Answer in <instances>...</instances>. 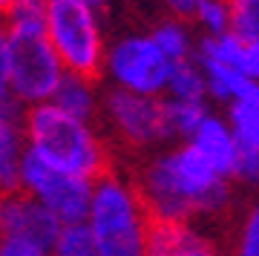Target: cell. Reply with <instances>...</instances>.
I'll return each mask as SVG.
<instances>
[{
	"label": "cell",
	"instance_id": "obj_1",
	"mask_svg": "<svg viewBox=\"0 0 259 256\" xmlns=\"http://www.w3.org/2000/svg\"><path fill=\"white\" fill-rule=\"evenodd\" d=\"M136 187L153 219H210L233 201V179L222 176L190 141L156 150L136 173Z\"/></svg>",
	"mask_w": 259,
	"mask_h": 256
},
{
	"label": "cell",
	"instance_id": "obj_2",
	"mask_svg": "<svg viewBox=\"0 0 259 256\" xmlns=\"http://www.w3.org/2000/svg\"><path fill=\"white\" fill-rule=\"evenodd\" d=\"M26 138L32 153L61 170L87 179H98L110 170L107 141L95 130V121L78 118L55 101L26 107Z\"/></svg>",
	"mask_w": 259,
	"mask_h": 256
},
{
	"label": "cell",
	"instance_id": "obj_3",
	"mask_svg": "<svg viewBox=\"0 0 259 256\" xmlns=\"http://www.w3.org/2000/svg\"><path fill=\"white\" fill-rule=\"evenodd\" d=\"M101 256H144L153 228V213L141 199L133 179L107 170L95 179L87 213Z\"/></svg>",
	"mask_w": 259,
	"mask_h": 256
},
{
	"label": "cell",
	"instance_id": "obj_4",
	"mask_svg": "<svg viewBox=\"0 0 259 256\" xmlns=\"http://www.w3.org/2000/svg\"><path fill=\"white\" fill-rule=\"evenodd\" d=\"M47 35L55 46L66 72L101 78L107 61V35L101 23V9L83 0H49Z\"/></svg>",
	"mask_w": 259,
	"mask_h": 256
},
{
	"label": "cell",
	"instance_id": "obj_5",
	"mask_svg": "<svg viewBox=\"0 0 259 256\" xmlns=\"http://www.w3.org/2000/svg\"><path fill=\"white\" fill-rule=\"evenodd\" d=\"M101 118L124 147L136 153H156L170 144L164 115V95H141L121 87L104 90Z\"/></svg>",
	"mask_w": 259,
	"mask_h": 256
},
{
	"label": "cell",
	"instance_id": "obj_6",
	"mask_svg": "<svg viewBox=\"0 0 259 256\" xmlns=\"http://www.w3.org/2000/svg\"><path fill=\"white\" fill-rule=\"evenodd\" d=\"M9 29V26H6ZM9 64H12V98L20 107H35L52 101L66 66L61 64L47 32L9 29Z\"/></svg>",
	"mask_w": 259,
	"mask_h": 256
},
{
	"label": "cell",
	"instance_id": "obj_7",
	"mask_svg": "<svg viewBox=\"0 0 259 256\" xmlns=\"http://www.w3.org/2000/svg\"><path fill=\"white\" fill-rule=\"evenodd\" d=\"M173 72V61L158 49L153 35H121L107 46L104 75L110 87L141 95H164Z\"/></svg>",
	"mask_w": 259,
	"mask_h": 256
},
{
	"label": "cell",
	"instance_id": "obj_8",
	"mask_svg": "<svg viewBox=\"0 0 259 256\" xmlns=\"http://www.w3.org/2000/svg\"><path fill=\"white\" fill-rule=\"evenodd\" d=\"M20 187L29 196H35L40 204H47L64 225H69V222L87 219L95 179L61 170V167L49 164L47 158H40L37 153L26 150V158L20 167Z\"/></svg>",
	"mask_w": 259,
	"mask_h": 256
},
{
	"label": "cell",
	"instance_id": "obj_9",
	"mask_svg": "<svg viewBox=\"0 0 259 256\" xmlns=\"http://www.w3.org/2000/svg\"><path fill=\"white\" fill-rule=\"evenodd\" d=\"M64 222L23 187L0 193V239H23L52 247Z\"/></svg>",
	"mask_w": 259,
	"mask_h": 256
},
{
	"label": "cell",
	"instance_id": "obj_10",
	"mask_svg": "<svg viewBox=\"0 0 259 256\" xmlns=\"http://www.w3.org/2000/svg\"><path fill=\"white\" fill-rule=\"evenodd\" d=\"M144 256H219V247L210 239V233H204L193 219H153Z\"/></svg>",
	"mask_w": 259,
	"mask_h": 256
},
{
	"label": "cell",
	"instance_id": "obj_11",
	"mask_svg": "<svg viewBox=\"0 0 259 256\" xmlns=\"http://www.w3.org/2000/svg\"><path fill=\"white\" fill-rule=\"evenodd\" d=\"M26 107L18 101L0 104V193L20 187V167L26 158Z\"/></svg>",
	"mask_w": 259,
	"mask_h": 256
},
{
	"label": "cell",
	"instance_id": "obj_12",
	"mask_svg": "<svg viewBox=\"0 0 259 256\" xmlns=\"http://www.w3.org/2000/svg\"><path fill=\"white\" fill-rule=\"evenodd\" d=\"M190 144H193L222 176L233 179L236 164H239V156H242V141H239V136H236V130H233L231 118L213 115L210 112V115L202 121V127L196 130V136L190 138Z\"/></svg>",
	"mask_w": 259,
	"mask_h": 256
},
{
	"label": "cell",
	"instance_id": "obj_13",
	"mask_svg": "<svg viewBox=\"0 0 259 256\" xmlns=\"http://www.w3.org/2000/svg\"><path fill=\"white\" fill-rule=\"evenodd\" d=\"M52 101H55L58 107H64L66 112L78 115V118L95 121L98 115H101L104 92H101V87H98V78L78 75V72H66L64 81L58 83Z\"/></svg>",
	"mask_w": 259,
	"mask_h": 256
},
{
	"label": "cell",
	"instance_id": "obj_14",
	"mask_svg": "<svg viewBox=\"0 0 259 256\" xmlns=\"http://www.w3.org/2000/svg\"><path fill=\"white\" fill-rule=\"evenodd\" d=\"M150 35H153V40L158 44V49H161L173 64L187 61V58H196L199 40L193 37V29H190L187 18H176V15H170V18L158 20L156 26L150 29Z\"/></svg>",
	"mask_w": 259,
	"mask_h": 256
},
{
	"label": "cell",
	"instance_id": "obj_15",
	"mask_svg": "<svg viewBox=\"0 0 259 256\" xmlns=\"http://www.w3.org/2000/svg\"><path fill=\"white\" fill-rule=\"evenodd\" d=\"M164 115H167V133L170 141H190L202 121L210 115L207 101H182V98H164Z\"/></svg>",
	"mask_w": 259,
	"mask_h": 256
},
{
	"label": "cell",
	"instance_id": "obj_16",
	"mask_svg": "<svg viewBox=\"0 0 259 256\" xmlns=\"http://www.w3.org/2000/svg\"><path fill=\"white\" fill-rule=\"evenodd\" d=\"M164 98L210 101V92H207V78H204V69H202V64H199L196 58H187V61L173 64V72H170V81H167Z\"/></svg>",
	"mask_w": 259,
	"mask_h": 256
},
{
	"label": "cell",
	"instance_id": "obj_17",
	"mask_svg": "<svg viewBox=\"0 0 259 256\" xmlns=\"http://www.w3.org/2000/svg\"><path fill=\"white\" fill-rule=\"evenodd\" d=\"M49 253L52 256H101V250H98V242H95L93 230H90V225L83 219V222L61 225Z\"/></svg>",
	"mask_w": 259,
	"mask_h": 256
},
{
	"label": "cell",
	"instance_id": "obj_18",
	"mask_svg": "<svg viewBox=\"0 0 259 256\" xmlns=\"http://www.w3.org/2000/svg\"><path fill=\"white\" fill-rule=\"evenodd\" d=\"M202 35H222L231 32V3L228 0H199L193 18Z\"/></svg>",
	"mask_w": 259,
	"mask_h": 256
},
{
	"label": "cell",
	"instance_id": "obj_19",
	"mask_svg": "<svg viewBox=\"0 0 259 256\" xmlns=\"http://www.w3.org/2000/svg\"><path fill=\"white\" fill-rule=\"evenodd\" d=\"M231 3V32L242 40L259 37V0H228Z\"/></svg>",
	"mask_w": 259,
	"mask_h": 256
},
{
	"label": "cell",
	"instance_id": "obj_20",
	"mask_svg": "<svg viewBox=\"0 0 259 256\" xmlns=\"http://www.w3.org/2000/svg\"><path fill=\"white\" fill-rule=\"evenodd\" d=\"M233 256H259V199L250 204V210L242 219L236 245H233Z\"/></svg>",
	"mask_w": 259,
	"mask_h": 256
},
{
	"label": "cell",
	"instance_id": "obj_21",
	"mask_svg": "<svg viewBox=\"0 0 259 256\" xmlns=\"http://www.w3.org/2000/svg\"><path fill=\"white\" fill-rule=\"evenodd\" d=\"M233 182L248 184V187H259V147H242Z\"/></svg>",
	"mask_w": 259,
	"mask_h": 256
},
{
	"label": "cell",
	"instance_id": "obj_22",
	"mask_svg": "<svg viewBox=\"0 0 259 256\" xmlns=\"http://www.w3.org/2000/svg\"><path fill=\"white\" fill-rule=\"evenodd\" d=\"M12 101V64H9V29L0 20V104Z\"/></svg>",
	"mask_w": 259,
	"mask_h": 256
},
{
	"label": "cell",
	"instance_id": "obj_23",
	"mask_svg": "<svg viewBox=\"0 0 259 256\" xmlns=\"http://www.w3.org/2000/svg\"><path fill=\"white\" fill-rule=\"evenodd\" d=\"M0 256H52L49 247H40L35 242L23 239H0Z\"/></svg>",
	"mask_w": 259,
	"mask_h": 256
},
{
	"label": "cell",
	"instance_id": "obj_24",
	"mask_svg": "<svg viewBox=\"0 0 259 256\" xmlns=\"http://www.w3.org/2000/svg\"><path fill=\"white\" fill-rule=\"evenodd\" d=\"M239 66L250 75V78H256V81H259V37H253V40H245V49H242Z\"/></svg>",
	"mask_w": 259,
	"mask_h": 256
},
{
	"label": "cell",
	"instance_id": "obj_25",
	"mask_svg": "<svg viewBox=\"0 0 259 256\" xmlns=\"http://www.w3.org/2000/svg\"><path fill=\"white\" fill-rule=\"evenodd\" d=\"M164 3V9L170 12V15H176V18H193L196 6H199V0H161Z\"/></svg>",
	"mask_w": 259,
	"mask_h": 256
},
{
	"label": "cell",
	"instance_id": "obj_26",
	"mask_svg": "<svg viewBox=\"0 0 259 256\" xmlns=\"http://www.w3.org/2000/svg\"><path fill=\"white\" fill-rule=\"evenodd\" d=\"M15 3H18V0H0V20L6 18V15H9L12 12V6H15Z\"/></svg>",
	"mask_w": 259,
	"mask_h": 256
},
{
	"label": "cell",
	"instance_id": "obj_27",
	"mask_svg": "<svg viewBox=\"0 0 259 256\" xmlns=\"http://www.w3.org/2000/svg\"><path fill=\"white\" fill-rule=\"evenodd\" d=\"M83 3H90V6H95V9H107V0H83Z\"/></svg>",
	"mask_w": 259,
	"mask_h": 256
}]
</instances>
